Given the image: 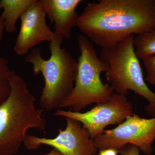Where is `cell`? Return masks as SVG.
<instances>
[{
  "label": "cell",
  "instance_id": "obj_1",
  "mask_svg": "<svg viewBox=\"0 0 155 155\" xmlns=\"http://www.w3.org/2000/svg\"><path fill=\"white\" fill-rule=\"evenodd\" d=\"M77 27L90 41L111 47L155 29L154 0H99L89 3Z\"/></svg>",
  "mask_w": 155,
  "mask_h": 155
},
{
  "label": "cell",
  "instance_id": "obj_2",
  "mask_svg": "<svg viewBox=\"0 0 155 155\" xmlns=\"http://www.w3.org/2000/svg\"><path fill=\"white\" fill-rule=\"evenodd\" d=\"M10 82L11 93L0 105V155L17 154L28 129L46 127L44 110L36 107L26 81L15 72Z\"/></svg>",
  "mask_w": 155,
  "mask_h": 155
},
{
  "label": "cell",
  "instance_id": "obj_3",
  "mask_svg": "<svg viewBox=\"0 0 155 155\" xmlns=\"http://www.w3.org/2000/svg\"><path fill=\"white\" fill-rule=\"evenodd\" d=\"M64 38L56 36L49 43L51 56L42 58L41 50L34 48L25 57V63L32 66L34 75L41 73L45 80L40 99L41 109L46 110L61 108L73 88L77 75L78 61L65 48Z\"/></svg>",
  "mask_w": 155,
  "mask_h": 155
},
{
  "label": "cell",
  "instance_id": "obj_4",
  "mask_svg": "<svg viewBox=\"0 0 155 155\" xmlns=\"http://www.w3.org/2000/svg\"><path fill=\"white\" fill-rule=\"evenodd\" d=\"M134 36L111 47L102 48L100 58L109 66L106 79L115 92L126 96L128 91L131 90L138 94L148 102L146 111L155 117V93L145 81L139 59L136 54Z\"/></svg>",
  "mask_w": 155,
  "mask_h": 155
},
{
  "label": "cell",
  "instance_id": "obj_5",
  "mask_svg": "<svg viewBox=\"0 0 155 155\" xmlns=\"http://www.w3.org/2000/svg\"><path fill=\"white\" fill-rule=\"evenodd\" d=\"M77 41L80 55L75 85L61 108H71L72 111L80 112L91 104L107 101L115 91L101 80V74L107 72L109 67L99 58L92 42L81 35Z\"/></svg>",
  "mask_w": 155,
  "mask_h": 155
},
{
  "label": "cell",
  "instance_id": "obj_6",
  "mask_svg": "<svg viewBox=\"0 0 155 155\" xmlns=\"http://www.w3.org/2000/svg\"><path fill=\"white\" fill-rule=\"evenodd\" d=\"M155 140V117L145 119L134 114L117 127L105 130L94 139L97 150L114 148L119 151L130 144L146 155L152 154Z\"/></svg>",
  "mask_w": 155,
  "mask_h": 155
},
{
  "label": "cell",
  "instance_id": "obj_7",
  "mask_svg": "<svg viewBox=\"0 0 155 155\" xmlns=\"http://www.w3.org/2000/svg\"><path fill=\"white\" fill-rule=\"evenodd\" d=\"M133 108L126 96L115 92L107 101L97 104L90 110L84 113L57 109L54 115L80 122L94 140L102 134L108 125H119L133 115Z\"/></svg>",
  "mask_w": 155,
  "mask_h": 155
},
{
  "label": "cell",
  "instance_id": "obj_8",
  "mask_svg": "<svg viewBox=\"0 0 155 155\" xmlns=\"http://www.w3.org/2000/svg\"><path fill=\"white\" fill-rule=\"evenodd\" d=\"M67 126L58 129V134L53 138L27 135L24 145L29 150L37 149L42 145L49 146L65 155H94L97 149L94 140L81 123L70 118H64Z\"/></svg>",
  "mask_w": 155,
  "mask_h": 155
},
{
  "label": "cell",
  "instance_id": "obj_9",
  "mask_svg": "<svg viewBox=\"0 0 155 155\" xmlns=\"http://www.w3.org/2000/svg\"><path fill=\"white\" fill-rule=\"evenodd\" d=\"M42 0H35L21 16V26L14 51L18 56L26 54L41 42L51 41L54 31L47 24Z\"/></svg>",
  "mask_w": 155,
  "mask_h": 155
},
{
  "label": "cell",
  "instance_id": "obj_10",
  "mask_svg": "<svg viewBox=\"0 0 155 155\" xmlns=\"http://www.w3.org/2000/svg\"><path fill=\"white\" fill-rule=\"evenodd\" d=\"M46 14L54 23L55 35L63 38L71 37V30L77 26L79 15L76 8L81 0H42Z\"/></svg>",
  "mask_w": 155,
  "mask_h": 155
},
{
  "label": "cell",
  "instance_id": "obj_11",
  "mask_svg": "<svg viewBox=\"0 0 155 155\" xmlns=\"http://www.w3.org/2000/svg\"><path fill=\"white\" fill-rule=\"evenodd\" d=\"M35 0H1L0 11L3 9L1 17L5 22V30L8 33H14L17 30L18 19Z\"/></svg>",
  "mask_w": 155,
  "mask_h": 155
},
{
  "label": "cell",
  "instance_id": "obj_12",
  "mask_svg": "<svg viewBox=\"0 0 155 155\" xmlns=\"http://www.w3.org/2000/svg\"><path fill=\"white\" fill-rule=\"evenodd\" d=\"M133 44L139 59L143 60L155 54V29L134 36Z\"/></svg>",
  "mask_w": 155,
  "mask_h": 155
},
{
  "label": "cell",
  "instance_id": "obj_13",
  "mask_svg": "<svg viewBox=\"0 0 155 155\" xmlns=\"http://www.w3.org/2000/svg\"><path fill=\"white\" fill-rule=\"evenodd\" d=\"M14 73L10 69L8 60L0 56V105L8 98L11 93L10 79Z\"/></svg>",
  "mask_w": 155,
  "mask_h": 155
},
{
  "label": "cell",
  "instance_id": "obj_14",
  "mask_svg": "<svg viewBox=\"0 0 155 155\" xmlns=\"http://www.w3.org/2000/svg\"><path fill=\"white\" fill-rule=\"evenodd\" d=\"M147 72L146 80L155 86V54L142 60Z\"/></svg>",
  "mask_w": 155,
  "mask_h": 155
},
{
  "label": "cell",
  "instance_id": "obj_15",
  "mask_svg": "<svg viewBox=\"0 0 155 155\" xmlns=\"http://www.w3.org/2000/svg\"><path fill=\"white\" fill-rule=\"evenodd\" d=\"M122 155H140V150L132 144H127L119 150Z\"/></svg>",
  "mask_w": 155,
  "mask_h": 155
},
{
  "label": "cell",
  "instance_id": "obj_16",
  "mask_svg": "<svg viewBox=\"0 0 155 155\" xmlns=\"http://www.w3.org/2000/svg\"><path fill=\"white\" fill-rule=\"evenodd\" d=\"M97 155H118L119 151L114 148H107L99 150Z\"/></svg>",
  "mask_w": 155,
  "mask_h": 155
},
{
  "label": "cell",
  "instance_id": "obj_17",
  "mask_svg": "<svg viewBox=\"0 0 155 155\" xmlns=\"http://www.w3.org/2000/svg\"><path fill=\"white\" fill-rule=\"evenodd\" d=\"M5 29V22L4 19L0 16V44L3 36V32Z\"/></svg>",
  "mask_w": 155,
  "mask_h": 155
},
{
  "label": "cell",
  "instance_id": "obj_18",
  "mask_svg": "<svg viewBox=\"0 0 155 155\" xmlns=\"http://www.w3.org/2000/svg\"><path fill=\"white\" fill-rule=\"evenodd\" d=\"M43 155H65L56 149L53 148L49 153Z\"/></svg>",
  "mask_w": 155,
  "mask_h": 155
},
{
  "label": "cell",
  "instance_id": "obj_19",
  "mask_svg": "<svg viewBox=\"0 0 155 155\" xmlns=\"http://www.w3.org/2000/svg\"><path fill=\"white\" fill-rule=\"evenodd\" d=\"M154 2H155V0H154Z\"/></svg>",
  "mask_w": 155,
  "mask_h": 155
}]
</instances>
